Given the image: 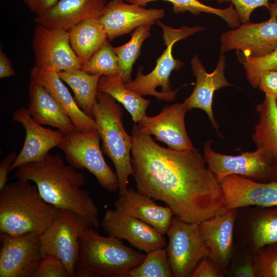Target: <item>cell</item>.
Returning <instances> with one entry per match:
<instances>
[{"label":"cell","instance_id":"cell-35","mask_svg":"<svg viewBox=\"0 0 277 277\" xmlns=\"http://www.w3.org/2000/svg\"><path fill=\"white\" fill-rule=\"evenodd\" d=\"M256 252L253 259L256 277H277V243L267 245Z\"/></svg>","mask_w":277,"mask_h":277},{"label":"cell","instance_id":"cell-40","mask_svg":"<svg viewBox=\"0 0 277 277\" xmlns=\"http://www.w3.org/2000/svg\"><path fill=\"white\" fill-rule=\"evenodd\" d=\"M258 87L265 94L277 96V70L263 73L260 78Z\"/></svg>","mask_w":277,"mask_h":277},{"label":"cell","instance_id":"cell-11","mask_svg":"<svg viewBox=\"0 0 277 277\" xmlns=\"http://www.w3.org/2000/svg\"><path fill=\"white\" fill-rule=\"evenodd\" d=\"M32 47L38 68L58 72L82 68L70 44L68 31L36 24Z\"/></svg>","mask_w":277,"mask_h":277},{"label":"cell","instance_id":"cell-9","mask_svg":"<svg viewBox=\"0 0 277 277\" xmlns=\"http://www.w3.org/2000/svg\"><path fill=\"white\" fill-rule=\"evenodd\" d=\"M269 19L258 23H242L232 30L224 32L220 50L224 53L232 50L242 52V56L258 57L277 48V0L271 4Z\"/></svg>","mask_w":277,"mask_h":277},{"label":"cell","instance_id":"cell-45","mask_svg":"<svg viewBox=\"0 0 277 277\" xmlns=\"http://www.w3.org/2000/svg\"><path fill=\"white\" fill-rule=\"evenodd\" d=\"M126 2L131 3L132 2L135 1V0H125Z\"/></svg>","mask_w":277,"mask_h":277},{"label":"cell","instance_id":"cell-38","mask_svg":"<svg viewBox=\"0 0 277 277\" xmlns=\"http://www.w3.org/2000/svg\"><path fill=\"white\" fill-rule=\"evenodd\" d=\"M157 23L162 29L165 44L171 42H177L180 40L186 39L189 36L204 29L203 27L197 26L191 27L183 26L179 29H175L164 24L160 21H157Z\"/></svg>","mask_w":277,"mask_h":277},{"label":"cell","instance_id":"cell-3","mask_svg":"<svg viewBox=\"0 0 277 277\" xmlns=\"http://www.w3.org/2000/svg\"><path fill=\"white\" fill-rule=\"evenodd\" d=\"M57 208L46 202L37 187L17 179L0 191V232L11 236L42 234L51 224Z\"/></svg>","mask_w":277,"mask_h":277},{"label":"cell","instance_id":"cell-31","mask_svg":"<svg viewBox=\"0 0 277 277\" xmlns=\"http://www.w3.org/2000/svg\"><path fill=\"white\" fill-rule=\"evenodd\" d=\"M255 215L251 226L254 250L277 243V206L262 207Z\"/></svg>","mask_w":277,"mask_h":277},{"label":"cell","instance_id":"cell-36","mask_svg":"<svg viewBox=\"0 0 277 277\" xmlns=\"http://www.w3.org/2000/svg\"><path fill=\"white\" fill-rule=\"evenodd\" d=\"M34 277H69L61 260L56 256L46 254L43 256Z\"/></svg>","mask_w":277,"mask_h":277},{"label":"cell","instance_id":"cell-7","mask_svg":"<svg viewBox=\"0 0 277 277\" xmlns=\"http://www.w3.org/2000/svg\"><path fill=\"white\" fill-rule=\"evenodd\" d=\"M64 134V140L57 147L64 153L70 165L75 168L88 170L109 192L118 190L116 174L102 154L98 132L84 133L76 130Z\"/></svg>","mask_w":277,"mask_h":277},{"label":"cell","instance_id":"cell-25","mask_svg":"<svg viewBox=\"0 0 277 277\" xmlns=\"http://www.w3.org/2000/svg\"><path fill=\"white\" fill-rule=\"evenodd\" d=\"M259 120L252 140L259 149L277 168V96L265 94L264 101L256 106Z\"/></svg>","mask_w":277,"mask_h":277},{"label":"cell","instance_id":"cell-26","mask_svg":"<svg viewBox=\"0 0 277 277\" xmlns=\"http://www.w3.org/2000/svg\"><path fill=\"white\" fill-rule=\"evenodd\" d=\"M68 31L70 44L82 67L108 38L99 17L84 20Z\"/></svg>","mask_w":277,"mask_h":277},{"label":"cell","instance_id":"cell-23","mask_svg":"<svg viewBox=\"0 0 277 277\" xmlns=\"http://www.w3.org/2000/svg\"><path fill=\"white\" fill-rule=\"evenodd\" d=\"M106 0H59L49 11L36 16V24L68 31L81 22L100 17Z\"/></svg>","mask_w":277,"mask_h":277},{"label":"cell","instance_id":"cell-8","mask_svg":"<svg viewBox=\"0 0 277 277\" xmlns=\"http://www.w3.org/2000/svg\"><path fill=\"white\" fill-rule=\"evenodd\" d=\"M166 234L169 239L166 250L173 276H189L203 258L210 256L201 237L200 223L185 222L175 216Z\"/></svg>","mask_w":277,"mask_h":277},{"label":"cell","instance_id":"cell-16","mask_svg":"<svg viewBox=\"0 0 277 277\" xmlns=\"http://www.w3.org/2000/svg\"><path fill=\"white\" fill-rule=\"evenodd\" d=\"M165 14L163 9H146L133 3L111 0L106 4L99 19L108 38L114 39L141 26L153 25Z\"/></svg>","mask_w":277,"mask_h":277},{"label":"cell","instance_id":"cell-39","mask_svg":"<svg viewBox=\"0 0 277 277\" xmlns=\"http://www.w3.org/2000/svg\"><path fill=\"white\" fill-rule=\"evenodd\" d=\"M223 271L210 257L203 258L196 265L189 276L190 277H221Z\"/></svg>","mask_w":277,"mask_h":277},{"label":"cell","instance_id":"cell-43","mask_svg":"<svg viewBox=\"0 0 277 277\" xmlns=\"http://www.w3.org/2000/svg\"><path fill=\"white\" fill-rule=\"evenodd\" d=\"M15 75L12 64L5 53L0 52V78H4Z\"/></svg>","mask_w":277,"mask_h":277},{"label":"cell","instance_id":"cell-44","mask_svg":"<svg viewBox=\"0 0 277 277\" xmlns=\"http://www.w3.org/2000/svg\"><path fill=\"white\" fill-rule=\"evenodd\" d=\"M237 277H256L254 262L248 263L240 267L235 272Z\"/></svg>","mask_w":277,"mask_h":277},{"label":"cell","instance_id":"cell-1","mask_svg":"<svg viewBox=\"0 0 277 277\" xmlns=\"http://www.w3.org/2000/svg\"><path fill=\"white\" fill-rule=\"evenodd\" d=\"M132 137L131 163L137 191L164 202L175 217L187 222L200 223L223 212L220 182L197 149L163 147L137 123Z\"/></svg>","mask_w":277,"mask_h":277},{"label":"cell","instance_id":"cell-21","mask_svg":"<svg viewBox=\"0 0 277 277\" xmlns=\"http://www.w3.org/2000/svg\"><path fill=\"white\" fill-rule=\"evenodd\" d=\"M30 79L43 86L69 117L77 130L84 133L97 131L94 118L78 107L57 72L34 67L30 71Z\"/></svg>","mask_w":277,"mask_h":277},{"label":"cell","instance_id":"cell-2","mask_svg":"<svg viewBox=\"0 0 277 277\" xmlns=\"http://www.w3.org/2000/svg\"><path fill=\"white\" fill-rule=\"evenodd\" d=\"M13 177L33 182L46 202L80 214L92 227H99L97 207L89 192L82 188L85 175L66 164L60 154L48 153L38 161L23 165Z\"/></svg>","mask_w":277,"mask_h":277},{"label":"cell","instance_id":"cell-24","mask_svg":"<svg viewBox=\"0 0 277 277\" xmlns=\"http://www.w3.org/2000/svg\"><path fill=\"white\" fill-rule=\"evenodd\" d=\"M27 109L32 118L41 125H46L67 133L77 130L69 117L46 89L30 79Z\"/></svg>","mask_w":277,"mask_h":277},{"label":"cell","instance_id":"cell-4","mask_svg":"<svg viewBox=\"0 0 277 277\" xmlns=\"http://www.w3.org/2000/svg\"><path fill=\"white\" fill-rule=\"evenodd\" d=\"M92 227L79 238V251L73 277H127L146 255L124 244L121 240L99 234Z\"/></svg>","mask_w":277,"mask_h":277},{"label":"cell","instance_id":"cell-18","mask_svg":"<svg viewBox=\"0 0 277 277\" xmlns=\"http://www.w3.org/2000/svg\"><path fill=\"white\" fill-rule=\"evenodd\" d=\"M175 43L165 44L166 48L157 58L154 68L150 73L144 74L143 68H140L136 77L125 84L126 87L142 95H152L166 102L173 101L180 88L172 89L170 76L173 71L179 70L183 65V63L175 59L172 54L173 46Z\"/></svg>","mask_w":277,"mask_h":277},{"label":"cell","instance_id":"cell-37","mask_svg":"<svg viewBox=\"0 0 277 277\" xmlns=\"http://www.w3.org/2000/svg\"><path fill=\"white\" fill-rule=\"evenodd\" d=\"M219 3L231 2L241 23L249 22L251 13L256 8L265 7L269 10L271 4L269 0H217Z\"/></svg>","mask_w":277,"mask_h":277},{"label":"cell","instance_id":"cell-29","mask_svg":"<svg viewBox=\"0 0 277 277\" xmlns=\"http://www.w3.org/2000/svg\"><path fill=\"white\" fill-rule=\"evenodd\" d=\"M152 25L141 26L135 29L131 39L120 46L113 47L120 69V77L127 84L132 80V67L141 53L144 42L150 36Z\"/></svg>","mask_w":277,"mask_h":277},{"label":"cell","instance_id":"cell-5","mask_svg":"<svg viewBox=\"0 0 277 277\" xmlns=\"http://www.w3.org/2000/svg\"><path fill=\"white\" fill-rule=\"evenodd\" d=\"M123 108L109 94L98 90L93 107V118L103 142L104 153L113 162L118 183V194L127 189L128 177L133 175L130 155L132 137L124 129Z\"/></svg>","mask_w":277,"mask_h":277},{"label":"cell","instance_id":"cell-22","mask_svg":"<svg viewBox=\"0 0 277 277\" xmlns=\"http://www.w3.org/2000/svg\"><path fill=\"white\" fill-rule=\"evenodd\" d=\"M114 202L115 208L151 226L162 234L166 233L173 212L170 208L160 206L153 199L132 189H127Z\"/></svg>","mask_w":277,"mask_h":277},{"label":"cell","instance_id":"cell-42","mask_svg":"<svg viewBox=\"0 0 277 277\" xmlns=\"http://www.w3.org/2000/svg\"><path fill=\"white\" fill-rule=\"evenodd\" d=\"M17 156L16 153L11 152L6 155L0 162V191L7 184L8 173L11 171V167Z\"/></svg>","mask_w":277,"mask_h":277},{"label":"cell","instance_id":"cell-34","mask_svg":"<svg viewBox=\"0 0 277 277\" xmlns=\"http://www.w3.org/2000/svg\"><path fill=\"white\" fill-rule=\"evenodd\" d=\"M250 85L258 88L261 74L268 71L277 70V48L270 53L258 57L241 56L239 58Z\"/></svg>","mask_w":277,"mask_h":277},{"label":"cell","instance_id":"cell-6","mask_svg":"<svg viewBox=\"0 0 277 277\" xmlns=\"http://www.w3.org/2000/svg\"><path fill=\"white\" fill-rule=\"evenodd\" d=\"M90 226L80 214L57 208L51 224L40 235L42 255L56 256L64 264L69 277H73L78 255L79 238Z\"/></svg>","mask_w":277,"mask_h":277},{"label":"cell","instance_id":"cell-19","mask_svg":"<svg viewBox=\"0 0 277 277\" xmlns=\"http://www.w3.org/2000/svg\"><path fill=\"white\" fill-rule=\"evenodd\" d=\"M196 83L192 93L184 99L183 103L187 111L199 108L205 111L212 127L216 130L219 126L215 121L212 110L214 93L224 87L231 86L225 76L226 58L224 53L220 54L215 70L208 73L205 70L197 55H194L190 62Z\"/></svg>","mask_w":277,"mask_h":277},{"label":"cell","instance_id":"cell-46","mask_svg":"<svg viewBox=\"0 0 277 277\" xmlns=\"http://www.w3.org/2000/svg\"><path fill=\"white\" fill-rule=\"evenodd\" d=\"M112 1H124L125 0H112Z\"/></svg>","mask_w":277,"mask_h":277},{"label":"cell","instance_id":"cell-20","mask_svg":"<svg viewBox=\"0 0 277 277\" xmlns=\"http://www.w3.org/2000/svg\"><path fill=\"white\" fill-rule=\"evenodd\" d=\"M237 211L222 212L200 223L201 237L210 252V257L223 271L231 256Z\"/></svg>","mask_w":277,"mask_h":277},{"label":"cell","instance_id":"cell-13","mask_svg":"<svg viewBox=\"0 0 277 277\" xmlns=\"http://www.w3.org/2000/svg\"><path fill=\"white\" fill-rule=\"evenodd\" d=\"M101 225L108 236L125 240L146 253L166 246L164 235L148 224L115 208L105 211Z\"/></svg>","mask_w":277,"mask_h":277},{"label":"cell","instance_id":"cell-47","mask_svg":"<svg viewBox=\"0 0 277 277\" xmlns=\"http://www.w3.org/2000/svg\"><path fill=\"white\" fill-rule=\"evenodd\" d=\"M200 1H212V0H199Z\"/></svg>","mask_w":277,"mask_h":277},{"label":"cell","instance_id":"cell-33","mask_svg":"<svg viewBox=\"0 0 277 277\" xmlns=\"http://www.w3.org/2000/svg\"><path fill=\"white\" fill-rule=\"evenodd\" d=\"M81 69L93 74L120 75V69L113 47L107 40Z\"/></svg>","mask_w":277,"mask_h":277},{"label":"cell","instance_id":"cell-17","mask_svg":"<svg viewBox=\"0 0 277 277\" xmlns=\"http://www.w3.org/2000/svg\"><path fill=\"white\" fill-rule=\"evenodd\" d=\"M187 110L184 104L175 103L163 108L154 116L146 115L137 123L145 133L155 136V140L168 148L185 150L193 147L186 132L185 115Z\"/></svg>","mask_w":277,"mask_h":277},{"label":"cell","instance_id":"cell-27","mask_svg":"<svg viewBox=\"0 0 277 277\" xmlns=\"http://www.w3.org/2000/svg\"><path fill=\"white\" fill-rule=\"evenodd\" d=\"M98 90L107 93L122 104L131 115L134 123H138L146 115V109L150 101L125 86L120 75H102Z\"/></svg>","mask_w":277,"mask_h":277},{"label":"cell","instance_id":"cell-12","mask_svg":"<svg viewBox=\"0 0 277 277\" xmlns=\"http://www.w3.org/2000/svg\"><path fill=\"white\" fill-rule=\"evenodd\" d=\"M0 277H34L41 263L40 235L1 233Z\"/></svg>","mask_w":277,"mask_h":277},{"label":"cell","instance_id":"cell-32","mask_svg":"<svg viewBox=\"0 0 277 277\" xmlns=\"http://www.w3.org/2000/svg\"><path fill=\"white\" fill-rule=\"evenodd\" d=\"M173 276L166 248L152 250L146 255L144 261L129 271L127 277Z\"/></svg>","mask_w":277,"mask_h":277},{"label":"cell","instance_id":"cell-10","mask_svg":"<svg viewBox=\"0 0 277 277\" xmlns=\"http://www.w3.org/2000/svg\"><path fill=\"white\" fill-rule=\"evenodd\" d=\"M212 142L205 143L204 157L219 181L233 174L255 180H277V168L259 149L235 156L226 155L213 151Z\"/></svg>","mask_w":277,"mask_h":277},{"label":"cell","instance_id":"cell-30","mask_svg":"<svg viewBox=\"0 0 277 277\" xmlns=\"http://www.w3.org/2000/svg\"><path fill=\"white\" fill-rule=\"evenodd\" d=\"M157 0H135L131 3L144 6L148 3ZM172 4V11L174 13H183L189 12L194 15L202 13L215 14L223 19L233 29L239 27L241 24L232 4L224 8L220 9L206 5L199 0H164Z\"/></svg>","mask_w":277,"mask_h":277},{"label":"cell","instance_id":"cell-28","mask_svg":"<svg viewBox=\"0 0 277 277\" xmlns=\"http://www.w3.org/2000/svg\"><path fill=\"white\" fill-rule=\"evenodd\" d=\"M57 73L60 78L72 90L78 107L86 114L93 117V107L102 75L90 74L81 69L64 70Z\"/></svg>","mask_w":277,"mask_h":277},{"label":"cell","instance_id":"cell-14","mask_svg":"<svg viewBox=\"0 0 277 277\" xmlns=\"http://www.w3.org/2000/svg\"><path fill=\"white\" fill-rule=\"evenodd\" d=\"M224 197L223 212L248 206H277V180L261 183L238 175L220 181Z\"/></svg>","mask_w":277,"mask_h":277},{"label":"cell","instance_id":"cell-41","mask_svg":"<svg viewBox=\"0 0 277 277\" xmlns=\"http://www.w3.org/2000/svg\"><path fill=\"white\" fill-rule=\"evenodd\" d=\"M59 0H24L26 6L37 16L44 14L52 8Z\"/></svg>","mask_w":277,"mask_h":277},{"label":"cell","instance_id":"cell-15","mask_svg":"<svg viewBox=\"0 0 277 277\" xmlns=\"http://www.w3.org/2000/svg\"><path fill=\"white\" fill-rule=\"evenodd\" d=\"M12 118L14 121L23 125L26 135L24 145L11 167V171L26 164L42 160L64 140V132L42 126L32 118L27 108L24 107L16 110Z\"/></svg>","mask_w":277,"mask_h":277}]
</instances>
